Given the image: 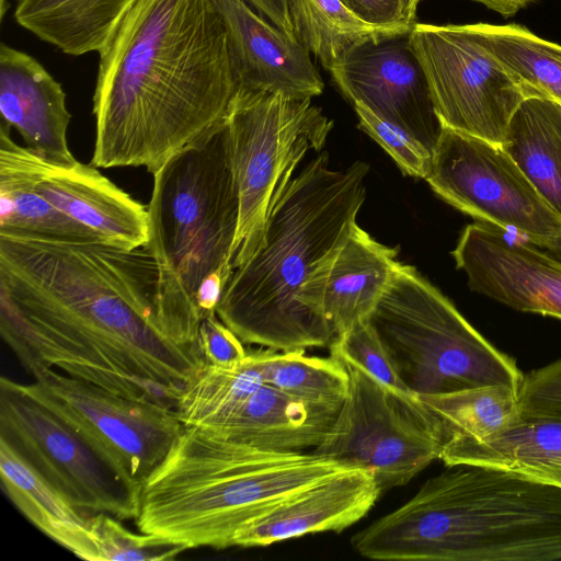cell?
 <instances>
[{
	"instance_id": "cell-1",
	"label": "cell",
	"mask_w": 561,
	"mask_h": 561,
	"mask_svg": "<svg viewBox=\"0 0 561 561\" xmlns=\"http://www.w3.org/2000/svg\"><path fill=\"white\" fill-rule=\"evenodd\" d=\"M0 333L32 376L53 368L174 411L207 364L173 332L144 247L0 231Z\"/></svg>"
},
{
	"instance_id": "cell-2",
	"label": "cell",
	"mask_w": 561,
	"mask_h": 561,
	"mask_svg": "<svg viewBox=\"0 0 561 561\" xmlns=\"http://www.w3.org/2000/svg\"><path fill=\"white\" fill-rule=\"evenodd\" d=\"M99 55L96 168L153 175L226 121L238 89L213 0H137Z\"/></svg>"
},
{
	"instance_id": "cell-3",
	"label": "cell",
	"mask_w": 561,
	"mask_h": 561,
	"mask_svg": "<svg viewBox=\"0 0 561 561\" xmlns=\"http://www.w3.org/2000/svg\"><path fill=\"white\" fill-rule=\"evenodd\" d=\"M368 170L363 161L332 169L321 152L288 182L256 249L232 270L216 307L244 344L286 352L333 343L324 282L356 224Z\"/></svg>"
},
{
	"instance_id": "cell-4",
	"label": "cell",
	"mask_w": 561,
	"mask_h": 561,
	"mask_svg": "<svg viewBox=\"0 0 561 561\" xmlns=\"http://www.w3.org/2000/svg\"><path fill=\"white\" fill-rule=\"evenodd\" d=\"M351 543L383 561L561 560V488L503 468L449 465Z\"/></svg>"
},
{
	"instance_id": "cell-5",
	"label": "cell",
	"mask_w": 561,
	"mask_h": 561,
	"mask_svg": "<svg viewBox=\"0 0 561 561\" xmlns=\"http://www.w3.org/2000/svg\"><path fill=\"white\" fill-rule=\"evenodd\" d=\"M346 467L312 450H264L183 426L142 484L135 522L139 531L187 549H226L247 523Z\"/></svg>"
},
{
	"instance_id": "cell-6",
	"label": "cell",
	"mask_w": 561,
	"mask_h": 561,
	"mask_svg": "<svg viewBox=\"0 0 561 561\" xmlns=\"http://www.w3.org/2000/svg\"><path fill=\"white\" fill-rule=\"evenodd\" d=\"M147 210L144 248L157 265L165 317L182 342L201 347V321L216 312L232 273L239 224L227 121L153 174Z\"/></svg>"
},
{
	"instance_id": "cell-7",
	"label": "cell",
	"mask_w": 561,
	"mask_h": 561,
	"mask_svg": "<svg viewBox=\"0 0 561 561\" xmlns=\"http://www.w3.org/2000/svg\"><path fill=\"white\" fill-rule=\"evenodd\" d=\"M400 379L415 396L486 386L518 390L524 374L414 267L399 263L369 318Z\"/></svg>"
},
{
	"instance_id": "cell-8",
	"label": "cell",
	"mask_w": 561,
	"mask_h": 561,
	"mask_svg": "<svg viewBox=\"0 0 561 561\" xmlns=\"http://www.w3.org/2000/svg\"><path fill=\"white\" fill-rule=\"evenodd\" d=\"M226 121L239 195L233 270L254 252L274 203L305 154L323 147L333 122L311 99L241 88Z\"/></svg>"
},
{
	"instance_id": "cell-9",
	"label": "cell",
	"mask_w": 561,
	"mask_h": 561,
	"mask_svg": "<svg viewBox=\"0 0 561 561\" xmlns=\"http://www.w3.org/2000/svg\"><path fill=\"white\" fill-rule=\"evenodd\" d=\"M347 397L314 454L369 469L381 494L410 482L439 459L438 425L417 396L399 391L356 366Z\"/></svg>"
},
{
	"instance_id": "cell-10",
	"label": "cell",
	"mask_w": 561,
	"mask_h": 561,
	"mask_svg": "<svg viewBox=\"0 0 561 561\" xmlns=\"http://www.w3.org/2000/svg\"><path fill=\"white\" fill-rule=\"evenodd\" d=\"M425 181L478 222L561 251V217L502 145L444 127Z\"/></svg>"
},
{
	"instance_id": "cell-11",
	"label": "cell",
	"mask_w": 561,
	"mask_h": 561,
	"mask_svg": "<svg viewBox=\"0 0 561 561\" xmlns=\"http://www.w3.org/2000/svg\"><path fill=\"white\" fill-rule=\"evenodd\" d=\"M0 439L83 515L106 513L121 520L137 518L141 490L124 481L23 383L4 376L0 378Z\"/></svg>"
},
{
	"instance_id": "cell-12",
	"label": "cell",
	"mask_w": 561,
	"mask_h": 561,
	"mask_svg": "<svg viewBox=\"0 0 561 561\" xmlns=\"http://www.w3.org/2000/svg\"><path fill=\"white\" fill-rule=\"evenodd\" d=\"M24 389L67 422L129 485L141 490L183 430L174 410L115 394L53 368Z\"/></svg>"
},
{
	"instance_id": "cell-13",
	"label": "cell",
	"mask_w": 561,
	"mask_h": 561,
	"mask_svg": "<svg viewBox=\"0 0 561 561\" xmlns=\"http://www.w3.org/2000/svg\"><path fill=\"white\" fill-rule=\"evenodd\" d=\"M409 42L443 127L502 145L517 107L536 94L463 24L414 23Z\"/></svg>"
},
{
	"instance_id": "cell-14",
	"label": "cell",
	"mask_w": 561,
	"mask_h": 561,
	"mask_svg": "<svg viewBox=\"0 0 561 561\" xmlns=\"http://www.w3.org/2000/svg\"><path fill=\"white\" fill-rule=\"evenodd\" d=\"M0 125V161L13 167L33 190L102 242L134 250L148 241V210L96 167L50 162L11 138Z\"/></svg>"
},
{
	"instance_id": "cell-15",
	"label": "cell",
	"mask_w": 561,
	"mask_h": 561,
	"mask_svg": "<svg viewBox=\"0 0 561 561\" xmlns=\"http://www.w3.org/2000/svg\"><path fill=\"white\" fill-rule=\"evenodd\" d=\"M329 72L347 100L403 129L433 157L444 127L409 33L367 42Z\"/></svg>"
},
{
	"instance_id": "cell-16",
	"label": "cell",
	"mask_w": 561,
	"mask_h": 561,
	"mask_svg": "<svg viewBox=\"0 0 561 561\" xmlns=\"http://www.w3.org/2000/svg\"><path fill=\"white\" fill-rule=\"evenodd\" d=\"M451 254L471 290L520 312L561 320L560 252L477 222L463 229Z\"/></svg>"
},
{
	"instance_id": "cell-17",
	"label": "cell",
	"mask_w": 561,
	"mask_h": 561,
	"mask_svg": "<svg viewBox=\"0 0 561 561\" xmlns=\"http://www.w3.org/2000/svg\"><path fill=\"white\" fill-rule=\"evenodd\" d=\"M225 23L238 88L312 99L324 83L310 53L244 0H213Z\"/></svg>"
},
{
	"instance_id": "cell-18",
	"label": "cell",
	"mask_w": 561,
	"mask_h": 561,
	"mask_svg": "<svg viewBox=\"0 0 561 561\" xmlns=\"http://www.w3.org/2000/svg\"><path fill=\"white\" fill-rule=\"evenodd\" d=\"M380 495L369 469L346 467L247 523L236 533L232 547H266L310 534L340 533L362 519Z\"/></svg>"
},
{
	"instance_id": "cell-19",
	"label": "cell",
	"mask_w": 561,
	"mask_h": 561,
	"mask_svg": "<svg viewBox=\"0 0 561 561\" xmlns=\"http://www.w3.org/2000/svg\"><path fill=\"white\" fill-rule=\"evenodd\" d=\"M0 125L15 128L25 147L42 158L69 165L77 160L67 141L71 114L66 93L33 56L0 45Z\"/></svg>"
},
{
	"instance_id": "cell-20",
	"label": "cell",
	"mask_w": 561,
	"mask_h": 561,
	"mask_svg": "<svg viewBox=\"0 0 561 561\" xmlns=\"http://www.w3.org/2000/svg\"><path fill=\"white\" fill-rule=\"evenodd\" d=\"M397 255L354 225L324 282L323 312L335 337L369 321L400 263Z\"/></svg>"
},
{
	"instance_id": "cell-21",
	"label": "cell",
	"mask_w": 561,
	"mask_h": 561,
	"mask_svg": "<svg viewBox=\"0 0 561 561\" xmlns=\"http://www.w3.org/2000/svg\"><path fill=\"white\" fill-rule=\"evenodd\" d=\"M337 412L263 383L233 414L207 431L264 450L302 451L322 442Z\"/></svg>"
},
{
	"instance_id": "cell-22",
	"label": "cell",
	"mask_w": 561,
	"mask_h": 561,
	"mask_svg": "<svg viewBox=\"0 0 561 561\" xmlns=\"http://www.w3.org/2000/svg\"><path fill=\"white\" fill-rule=\"evenodd\" d=\"M14 19L66 55L101 54L137 0H15Z\"/></svg>"
},
{
	"instance_id": "cell-23",
	"label": "cell",
	"mask_w": 561,
	"mask_h": 561,
	"mask_svg": "<svg viewBox=\"0 0 561 561\" xmlns=\"http://www.w3.org/2000/svg\"><path fill=\"white\" fill-rule=\"evenodd\" d=\"M0 478L7 496L37 529L78 558L98 561L89 517L72 506L3 439H0Z\"/></svg>"
},
{
	"instance_id": "cell-24",
	"label": "cell",
	"mask_w": 561,
	"mask_h": 561,
	"mask_svg": "<svg viewBox=\"0 0 561 561\" xmlns=\"http://www.w3.org/2000/svg\"><path fill=\"white\" fill-rule=\"evenodd\" d=\"M439 459L503 468L561 488V421L519 417L492 437L444 448Z\"/></svg>"
},
{
	"instance_id": "cell-25",
	"label": "cell",
	"mask_w": 561,
	"mask_h": 561,
	"mask_svg": "<svg viewBox=\"0 0 561 561\" xmlns=\"http://www.w3.org/2000/svg\"><path fill=\"white\" fill-rule=\"evenodd\" d=\"M502 147L561 217V103L542 95L525 99Z\"/></svg>"
},
{
	"instance_id": "cell-26",
	"label": "cell",
	"mask_w": 561,
	"mask_h": 561,
	"mask_svg": "<svg viewBox=\"0 0 561 561\" xmlns=\"http://www.w3.org/2000/svg\"><path fill=\"white\" fill-rule=\"evenodd\" d=\"M295 38L329 71L353 49L381 38L407 34L414 24H370L341 0H288Z\"/></svg>"
},
{
	"instance_id": "cell-27",
	"label": "cell",
	"mask_w": 561,
	"mask_h": 561,
	"mask_svg": "<svg viewBox=\"0 0 561 561\" xmlns=\"http://www.w3.org/2000/svg\"><path fill=\"white\" fill-rule=\"evenodd\" d=\"M517 391L508 386H486L417 397L438 425L443 450L483 440L513 425L520 417Z\"/></svg>"
},
{
	"instance_id": "cell-28",
	"label": "cell",
	"mask_w": 561,
	"mask_h": 561,
	"mask_svg": "<svg viewBox=\"0 0 561 561\" xmlns=\"http://www.w3.org/2000/svg\"><path fill=\"white\" fill-rule=\"evenodd\" d=\"M469 34L536 95L561 103V45L510 23L463 24Z\"/></svg>"
},
{
	"instance_id": "cell-29",
	"label": "cell",
	"mask_w": 561,
	"mask_h": 561,
	"mask_svg": "<svg viewBox=\"0 0 561 561\" xmlns=\"http://www.w3.org/2000/svg\"><path fill=\"white\" fill-rule=\"evenodd\" d=\"M264 383L254 352L231 366L206 364L182 392L175 413L184 427L213 430Z\"/></svg>"
},
{
	"instance_id": "cell-30",
	"label": "cell",
	"mask_w": 561,
	"mask_h": 561,
	"mask_svg": "<svg viewBox=\"0 0 561 561\" xmlns=\"http://www.w3.org/2000/svg\"><path fill=\"white\" fill-rule=\"evenodd\" d=\"M253 352L264 383L309 404L340 410L344 403L350 374L339 359L309 356L305 350Z\"/></svg>"
},
{
	"instance_id": "cell-31",
	"label": "cell",
	"mask_w": 561,
	"mask_h": 561,
	"mask_svg": "<svg viewBox=\"0 0 561 561\" xmlns=\"http://www.w3.org/2000/svg\"><path fill=\"white\" fill-rule=\"evenodd\" d=\"M0 231L102 242L36 193L21 173L3 161H0Z\"/></svg>"
},
{
	"instance_id": "cell-32",
	"label": "cell",
	"mask_w": 561,
	"mask_h": 561,
	"mask_svg": "<svg viewBox=\"0 0 561 561\" xmlns=\"http://www.w3.org/2000/svg\"><path fill=\"white\" fill-rule=\"evenodd\" d=\"M121 519L98 513L88 518L91 537L98 550V561H161L173 560L187 548L170 539L135 534Z\"/></svg>"
},
{
	"instance_id": "cell-33",
	"label": "cell",
	"mask_w": 561,
	"mask_h": 561,
	"mask_svg": "<svg viewBox=\"0 0 561 561\" xmlns=\"http://www.w3.org/2000/svg\"><path fill=\"white\" fill-rule=\"evenodd\" d=\"M329 348L331 356L344 365L362 368L385 385L413 394L400 379L369 321L359 323L336 336Z\"/></svg>"
},
{
	"instance_id": "cell-34",
	"label": "cell",
	"mask_w": 561,
	"mask_h": 561,
	"mask_svg": "<svg viewBox=\"0 0 561 561\" xmlns=\"http://www.w3.org/2000/svg\"><path fill=\"white\" fill-rule=\"evenodd\" d=\"M353 105L359 127L388 152L400 170L407 175L425 180L432 154L403 129L378 117L360 104Z\"/></svg>"
},
{
	"instance_id": "cell-35",
	"label": "cell",
	"mask_w": 561,
	"mask_h": 561,
	"mask_svg": "<svg viewBox=\"0 0 561 561\" xmlns=\"http://www.w3.org/2000/svg\"><path fill=\"white\" fill-rule=\"evenodd\" d=\"M517 405L523 419L561 421V359L523 376Z\"/></svg>"
},
{
	"instance_id": "cell-36",
	"label": "cell",
	"mask_w": 561,
	"mask_h": 561,
	"mask_svg": "<svg viewBox=\"0 0 561 561\" xmlns=\"http://www.w3.org/2000/svg\"><path fill=\"white\" fill-rule=\"evenodd\" d=\"M244 343L216 312L205 316L199 325V345L208 364L231 366L244 359Z\"/></svg>"
},
{
	"instance_id": "cell-37",
	"label": "cell",
	"mask_w": 561,
	"mask_h": 561,
	"mask_svg": "<svg viewBox=\"0 0 561 561\" xmlns=\"http://www.w3.org/2000/svg\"><path fill=\"white\" fill-rule=\"evenodd\" d=\"M364 21L380 25L413 24L402 13L401 0H341Z\"/></svg>"
},
{
	"instance_id": "cell-38",
	"label": "cell",
	"mask_w": 561,
	"mask_h": 561,
	"mask_svg": "<svg viewBox=\"0 0 561 561\" xmlns=\"http://www.w3.org/2000/svg\"><path fill=\"white\" fill-rule=\"evenodd\" d=\"M260 15L273 25L294 36L289 16L288 0H244ZM295 37V36H294Z\"/></svg>"
},
{
	"instance_id": "cell-39",
	"label": "cell",
	"mask_w": 561,
	"mask_h": 561,
	"mask_svg": "<svg viewBox=\"0 0 561 561\" xmlns=\"http://www.w3.org/2000/svg\"><path fill=\"white\" fill-rule=\"evenodd\" d=\"M476 2L484 4L488 9H491L504 18L513 16L519 10L527 7L529 3L536 0H473Z\"/></svg>"
},
{
	"instance_id": "cell-40",
	"label": "cell",
	"mask_w": 561,
	"mask_h": 561,
	"mask_svg": "<svg viewBox=\"0 0 561 561\" xmlns=\"http://www.w3.org/2000/svg\"><path fill=\"white\" fill-rule=\"evenodd\" d=\"M421 0H401V8L404 19L410 23H415L414 18Z\"/></svg>"
},
{
	"instance_id": "cell-41",
	"label": "cell",
	"mask_w": 561,
	"mask_h": 561,
	"mask_svg": "<svg viewBox=\"0 0 561 561\" xmlns=\"http://www.w3.org/2000/svg\"><path fill=\"white\" fill-rule=\"evenodd\" d=\"M9 8H10V3L8 0H0V20H1V22L4 19V15Z\"/></svg>"
},
{
	"instance_id": "cell-42",
	"label": "cell",
	"mask_w": 561,
	"mask_h": 561,
	"mask_svg": "<svg viewBox=\"0 0 561 561\" xmlns=\"http://www.w3.org/2000/svg\"><path fill=\"white\" fill-rule=\"evenodd\" d=\"M561 253V251H559Z\"/></svg>"
}]
</instances>
